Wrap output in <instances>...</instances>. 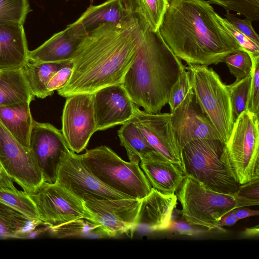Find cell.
<instances>
[{
	"label": "cell",
	"instance_id": "21",
	"mask_svg": "<svg viewBox=\"0 0 259 259\" xmlns=\"http://www.w3.org/2000/svg\"><path fill=\"white\" fill-rule=\"evenodd\" d=\"M140 161L141 169L152 187L162 193L175 194L185 177L181 166L165 158Z\"/></svg>",
	"mask_w": 259,
	"mask_h": 259
},
{
	"label": "cell",
	"instance_id": "22",
	"mask_svg": "<svg viewBox=\"0 0 259 259\" xmlns=\"http://www.w3.org/2000/svg\"><path fill=\"white\" fill-rule=\"evenodd\" d=\"M132 9V0H107L98 5H91L76 20L89 32L101 24L120 23Z\"/></svg>",
	"mask_w": 259,
	"mask_h": 259
},
{
	"label": "cell",
	"instance_id": "7",
	"mask_svg": "<svg viewBox=\"0 0 259 259\" xmlns=\"http://www.w3.org/2000/svg\"><path fill=\"white\" fill-rule=\"evenodd\" d=\"M192 88L196 101L211 122L221 142L228 140L234 123L227 85L212 68L188 65Z\"/></svg>",
	"mask_w": 259,
	"mask_h": 259
},
{
	"label": "cell",
	"instance_id": "15",
	"mask_svg": "<svg viewBox=\"0 0 259 259\" xmlns=\"http://www.w3.org/2000/svg\"><path fill=\"white\" fill-rule=\"evenodd\" d=\"M29 144L45 182L55 183L61 158L70 150L61 131L50 123L33 120Z\"/></svg>",
	"mask_w": 259,
	"mask_h": 259
},
{
	"label": "cell",
	"instance_id": "13",
	"mask_svg": "<svg viewBox=\"0 0 259 259\" xmlns=\"http://www.w3.org/2000/svg\"><path fill=\"white\" fill-rule=\"evenodd\" d=\"M56 182L81 199L84 194L97 198H131L101 182L84 165L79 154L70 150L61 158L57 169Z\"/></svg>",
	"mask_w": 259,
	"mask_h": 259
},
{
	"label": "cell",
	"instance_id": "45",
	"mask_svg": "<svg viewBox=\"0 0 259 259\" xmlns=\"http://www.w3.org/2000/svg\"><path fill=\"white\" fill-rule=\"evenodd\" d=\"M3 170H4L3 168L1 166H0V176L2 174Z\"/></svg>",
	"mask_w": 259,
	"mask_h": 259
},
{
	"label": "cell",
	"instance_id": "6",
	"mask_svg": "<svg viewBox=\"0 0 259 259\" xmlns=\"http://www.w3.org/2000/svg\"><path fill=\"white\" fill-rule=\"evenodd\" d=\"M223 146L219 140L189 142L182 150V169L185 176L209 189L231 194L237 190L240 184L222 160Z\"/></svg>",
	"mask_w": 259,
	"mask_h": 259
},
{
	"label": "cell",
	"instance_id": "46",
	"mask_svg": "<svg viewBox=\"0 0 259 259\" xmlns=\"http://www.w3.org/2000/svg\"><path fill=\"white\" fill-rule=\"evenodd\" d=\"M0 166H1V167H2V166H1V164H0Z\"/></svg>",
	"mask_w": 259,
	"mask_h": 259
},
{
	"label": "cell",
	"instance_id": "33",
	"mask_svg": "<svg viewBox=\"0 0 259 259\" xmlns=\"http://www.w3.org/2000/svg\"><path fill=\"white\" fill-rule=\"evenodd\" d=\"M227 11H234L251 21L259 20V0H208Z\"/></svg>",
	"mask_w": 259,
	"mask_h": 259
},
{
	"label": "cell",
	"instance_id": "18",
	"mask_svg": "<svg viewBox=\"0 0 259 259\" xmlns=\"http://www.w3.org/2000/svg\"><path fill=\"white\" fill-rule=\"evenodd\" d=\"M88 32L77 20L55 33L33 51L28 61L33 62H61L70 61Z\"/></svg>",
	"mask_w": 259,
	"mask_h": 259
},
{
	"label": "cell",
	"instance_id": "37",
	"mask_svg": "<svg viewBox=\"0 0 259 259\" xmlns=\"http://www.w3.org/2000/svg\"><path fill=\"white\" fill-rule=\"evenodd\" d=\"M251 79L249 90L247 107L250 111L258 115L259 112V56L251 58Z\"/></svg>",
	"mask_w": 259,
	"mask_h": 259
},
{
	"label": "cell",
	"instance_id": "39",
	"mask_svg": "<svg viewBox=\"0 0 259 259\" xmlns=\"http://www.w3.org/2000/svg\"><path fill=\"white\" fill-rule=\"evenodd\" d=\"M225 16V19L237 30L259 46V36L254 30L250 20L246 18L240 19L229 11H227Z\"/></svg>",
	"mask_w": 259,
	"mask_h": 259
},
{
	"label": "cell",
	"instance_id": "12",
	"mask_svg": "<svg viewBox=\"0 0 259 259\" xmlns=\"http://www.w3.org/2000/svg\"><path fill=\"white\" fill-rule=\"evenodd\" d=\"M66 98L61 131L69 149L79 153L85 149L96 132L93 95L77 94Z\"/></svg>",
	"mask_w": 259,
	"mask_h": 259
},
{
	"label": "cell",
	"instance_id": "35",
	"mask_svg": "<svg viewBox=\"0 0 259 259\" xmlns=\"http://www.w3.org/2000/svg\"><path fill=\"white\" fill-rule=\"evenodd\" d=\"M237 208L259 204V179L240 185L237 190L231 194Z\"/></svg>",
	"mask_w": 259,
	"mask_h": 259
},
{
	"label": "cell",
	"instance_id": "44",
	"mask_svg": "<svg viewBox=\"0 0 259 259\" xmlns=\"http://www.w3.org/2000/svg\"><path fill=\"white\" fill-rule=\"evenodd\" d=\"M259 232L258 226L251 228H246L244 232V234L247 237L258 236Z\"/></svg>",
	"mask_w": 259,
	"mask_h": 259
},
{
	"label": "cell",
	"instance_id": "36",
	"mask_svg": "<svg viewBox=\"0 0 259 259\" xmlns=\"http://www.w3.org/2000/svg\"><path fill=\"white\" fill-rule=\"evenodd\" d=\"M192 88L190 74L185 68L181 72L171 87L168 100L170 112L183 101L189 90Z\"/></svg>",
	"mask_w": 259,
	"mask_h": 259
},
{
	"label": "cell",
	"instance_id": "11",
	"mask_svg": "<svg viewBox=\"0 0 259 259\" xmlns=\"http://www.w3.org/2000/svg\"><path fill=\"white\" fill-rule=\"evenodd\" d=\"M0 164L6 173L29 195L36 192L45 182L30 150L23 147L1 121Z\"/></svg>",
	"mask_w": 259,
	"mask_h": 259
},
{
	"label": "cell",
	"instance_id": "26",
	"mask_svg": "<svg viewBox=\"0 0 259 259\" xmlns=\"http://www.w3.org/2000/svg\"><path fill=\"white\" fill-rule=\"evenodd\" d=\"M41 220L31 219L13 208L0 202V238H24L32 237Z\"/></svg>",
	"mask_w": 259,
	"mask_h": 259
},
{
	"label": "cell",
	"instance_id": "27",
	"mask_svg": "<svg viewBox=\"0 0 259 259\" xmlns=\"http://www.w3.org/2000/svg\"><path fill=\"white\" fill-rule=\"evenodd\" d=\"M70 61L61 62L28 61L22 69L33 96L40 99L48 97L47 87L50 79L57 71Z\"/></svg>",
	"mask_w": 259,
	"mask_h": 259
},
{
	"label": "cell",
	"instance_id": "17",
	"mask_svg": "<svg viewBox=\"0 0 259 259\" xmlns=\"http://www.w3.org/2000/svg\"><path fill=\"white\" fill-rule=\"evenodd\" d=\"M93 95L96 132L122 125L134 116L135 104L122 83L103 88Z\"/></svg>",
	"mask_w": 259,
	"mask_h": 259
},
{
	"label": "cell",
	"instance_id": "4",
	"mask_svg": "<svg viewBox=\"0 0 259 259\" xmlns=\"http://www.w3.org/2000/svg\"><path fill=\"white\" fill-rule=\"evenodd\" d=\"M79 155L91 172L108 187L139 199L151 191L152 187L139 163L123 160L108 147L87 150Z\"/></svg>",
	"mask_w": 259,
	"mask_h": 259
},
{
	"label": "cell",
	"instance_id": "14",
	"mask_svg": "<svg viewBox=\"0 0 259 259\" xmlns=\"http://www.w3.org/2000/svg\"><path fill=\"white\" fill-rule=\"evenodd\" d=\"M131 120L157 152L182 168V151L171 124L170 113H150L135 104Z\"/></svg>",
	"mask_w": 259,
	"mask_h": 259
},
{
	"label": "cell",
	"instance_id": "23",
	"mask_svg": "<svg viewBox=\"0 0 259 259\" xmlns=\"http://www.w3.org/2000/svg\"><path fill=\"white\" fill-rule=\"evenodd\" d=\"M30 104L24 102L0 107V121L16 140L28 149H30V136L33 121Z\"/></svg>",
	"mask_w": 259,
	"mask_h": 259
},
{
	"label": "cell",
	"instance_id": "29",
	"mask_svg": "<svg viewBox=\"0 0 259 259\" xmlns=\"http://www.w3.org/2000/svg\"><path fill=\"white\" fill-rule=\"evenodd\" d=\"M135 11L155 32L159 30L168 5V0H132Z\"/></svg>",
	"mask_w": 259,
	"mask_h": 259
},
{
	"label": "cell",
	"instance_id": "19",
	"mask_svg": "<svg viewBox=\"0 0 259 259\" xmlns=\"http://www.w3.org/2000/svg\"><path fill=\"white\" fill-rule=\"evenodd\" d=\"M177 200L175 194H163L152 188L150 193L142 199L137 229L147 232L167 230Z\"/></svg>",
	"mask_w": 259,
	"mask_h": 259
},
{
	"label": "cell",
	"instance_id": "32",
	"mask_svg": "<svg viewBox=\"0 0 259 259\" xmlns=\"http://www.w3.org/2000/svg\"><path fill=\"white\" fill-rule=\"evenodd\" d=\"M31 11L28 0H0V21L23 25Z\"/></svg>",
	"mask_w": 259,
	"mask_h": 259
},
{
	"label": "cell",
	"instance_id": "16",
	"mask_svg": "<svg viewBox=\"0 0 259 259\" xmlns=\"http://www.w3.org/2000/svg\"><path fill=\"white\" fill-rule=\"evenodd\" d=\"M170 113L171 124L182 154L183 148L190 142L200 140H220L196 101L192 88L183 101Z\"/></svg>",
	"mask_w": 259,
	"mask_h": 259
},
{
	"label": "cell",
	"instance_id": "25",
	"mask_svg": "<svg viewBox=\"0 0 259 259\" xmlns=\"http://www.w3.org/2000/svg\"><path fill=\"white\" fill-rule=\"evenodd\" d=\"M118 136L131 162L139 163L142 159L165 158L149 144L131 119L122 124Z\"/></svg>",
	"mask_w": 259,
	"mask_h": 259
},
{
	"label": "cell",
	"instance_id": "24",
	"mask_svg": "<svg viewBox=\"0 0 259 259\" xmlns=\"http://www.w3.org/2000/svg\"><path fill=\"white\" fill-rule=\"evenodd\" d=\"M34 98L22 68L0 70V107L31 103Z\"/></svg>",
	"mask_w": 259,
	"mask_h": 259
},
{
	"label": "cell",
	"instance_id": "43",
	"mask_svg": "<svg viewBox=\"0 0 259 259\" xmlns=\"http://www.w3.org/2000/svg\"><path fill=\"white\" fill-rule=\"evenodd\" d=\"M238 220L243 219L249 217L258 215L259 211L257 210H252L248 208L243 207L233 209Z\"/></svg>",
	"mask_w": 259,
	"mask_h": 259
},
{
	"label": "cell",
	"instance_id": "34",
	"mask_svg": "<svg viewBox=\"0 0 259 259\" xmlns=\"http://www.w3.org/2000/svg\"><path fill=\"white\" fill-rule=\"evenodd\" d=\"M223 62L226 63L236 80L241 79L251 72L252 61L249 54L245 51L228 55L224 58Z\"/></svg>",
	"mask_w": 259,
	"mask_h": 259
},
{
	"label": "cell",
	"instance_id": "30",
	"mask_svg": "<svg viewBox=\"0 0 259 259\" xmlns=\"http://www.w3.org/2000/svg\"><path fill=\"white\" fill-rule=\"evenodd\" d=\"M100 225L80 218L49 227L50 234L55 237L62 238L87 236L100 227Z\"/></svg>",
	"mask_w": 259,
	"mask_h": 259
},
{
	"label": "cell",
	"instance_id": "8",
	"mask_svg": "<svg viewBox=\"0 0 259 259\" xmlns=\"http://www.w3.org/2000/svg\"><path fill=\"white\" fill-rule=\"evenodd\" d=\"M177 191L182 216L191 226L218 229L221 218L237 208L232 194L214 192L188 177L185 176Z\"/></svg>",
	"mask_w": 259,
	"mask_h": 259
},
{
	"label": "cell",
	"instance_id": "31",
	"mask_svg": "<svg viewBox=\"0 0 259 259\" xmlns=\"http://www.w3.org/2000/svg\"><path fill=\"white\" fill-rule=\"evenodd\" d=\"M251 73L245 77L236 80L233 83L227 85L230 93L234 122L238 116L247 108Z\"/></svg>",
	"mask_w": 259,
	"mask_h": 259
},
{
	"label": "cell",
	"instance_id": "5",
	"mask_svg": "<svg viewBox=\"0 0 259 259\" xmlns=\"http://www.w3.org/2000/svg\"><path fill=\"white\" fill-rule=\"evenodd\" d=\"M240 185L259 179L258 115L248 109L236 118L221 157Z\"/></svg>",
	"mask_w": 259,
	"mask_h": 259
},
{
	"label": "cell",
	"instance_id": "41",
	"mask_svg": "<svg viewBox=\"0 0 259 259\" xmlns=\"http://www.w3.org/2000/svg\"><path fill=\"white\" fill-rule=\"evenodd\" d=\"M188 223L171 221L167 230H171L178 232L181 235H193L194 230Z\"/></svg>",
	"mask_w": 259,
	"mask_h": 259
},
{
	"label": "cell",
	"instance_id": "42",
	"mask_svg": "<svg viewBox=\"0 0 259 259\" xmlns=\"http://www.w3.org/2000/svg\"><path fill=\"white\" fill-rule=\"evenodd\" d=\"M238 220L233 209H232L221 218L218 222V225L219 227L231 226L235 224Z\"/></svg>",
	"mask_w": 259,
	"mask_h": 259
},
{
	"label": "cell",
	"instance_id": "40",
	"mask_svg": "<svg viewBox=\"0 0 259 259\" xmlns=\"http://www.w3.org/2000/svg\"><path fill=\"white\" fill-rule=\"evenodd\" d=\"M73 66L70 61L52 76L47 87L48 96H52L55 91H58L65 86L71 76Z\"/></svg>",
	"mask_w": 259,
	"mask_h": 259
},
{
	"label": "cell",
	"instance_id": "38",
	"mask_svg": "<svg viewBox=\"0 0 259 259\" xmlns=\"http://www.w3.org/2000/svg\"><path fill=\"white\" fill-rule=\"evenodd\" d=\"M218 17L226 28L234 36L240 46L249 54L250 58L259 56V46L237 30L225 18L219 15Z\"/></svg>",
	"mask_w": 259,
	"mask_h": 259
},
{
	"label": "cell",
	"instance_id": "20",
	"mask_svg": "<svg viewBox=\"0 0 259 259\" xmlns=\"http://www.w3.org/2000/svg\"><path fill=\"white\" fill-rule=\"evenodd\" d=\"M29 52L23 25L0 21V70L22 68Z\"/></svg>",
	"mask_w": 259,
	"mask_h": 259
},
{
	"label": "cell",
	"instance_id": "3",
	"mask_svg": "<svg viewBox=\"0 0 259 259\" xmlns=\"http://www.w3.org/2000/svg\"><path fill=\"white\" fill-rule=\"evenodd\" d=\"M185 68L181 60L147 23L136 58L122 84L133 102L144 111L160 113L172 85Z\"/></svg>",
	"mask_w": 259,
	"mask_h": 259
},
{
	"label": "cell",
	"instance_id": "9",
	"mask_svg": "<svg viewBox=\"0 0 259 259\" xmlns=\"http://www.w3.org/2000/svg\"><path fill=\"white\" fill-rule=\"evenodd\" d=\"M84 206L100 225L104 236L115 237L123 234L133 237L137 230L142 199L135 198H97L84 194Z\"/></svg>",
	"mask_w": 259,
	"mask_h": 259
},
{
	"label": "cell",
	"instance_id": "28",
	"mask_svg": "<svg viewBox=\"0 0 259 259\" xmlns=\"http://www.w3.org/2000/svg\"><path fill=\"white\" fill-rule=\"evenodd\" d=\"M12 179L3 170L0 176V202L21 212L28 218L40 220L33 201L24 191L14 186Z\"/></svg>",
	"mask_w": 259,
	"mask_h": 259
},
{
	"label": "cell",
	"instance_id": "1",
	"mask_svg": "<svg viewBox=\"0 0 259 259\" xmlns=\"http://www.w3.org/2000/svg\"><path fill=\"white\" fill-rule=\"evenodd\" d=\"M147 22L134 10L120 23H105L88 32L71 61L73 71L68 81L57 91L67 98L92 94L98 90L122 83L134 62Z\"/></svg>",
	"mask_w": 259,
	"mask_h": 259
},
{
	"label": "cell",
	"instance_id": "10",
	"mask_svg": "<svg viewBox=\"0 0 259 259\" xmlns=\"http://www.w3.org/2000/svg\"><path fill=\"white\" fill-rule=\"evenodd\" d=\"M29 195L40 220L49 227L80 218L96 223L84 206L82 199L56 182H45L36 192Z\"/></svg>",
	"mask_w": 259,
	"mask_h": 259
},
{
	"label": "cell",
	"instance_id": "2",
	"mask_svg": "<svg viewBox=\"0 0 259 259\" xmlns=\"http://www.w3.org/2000/svg\"><path fill=\"white\" fill-rule=\"evenodd\" d=\"M218 16L208 1L168 0L159 32L188 65H216L228 55L244 51Z\"/></svg>",
	"mask_w": 259,
	"mask_h": 259
}]
</instances>
